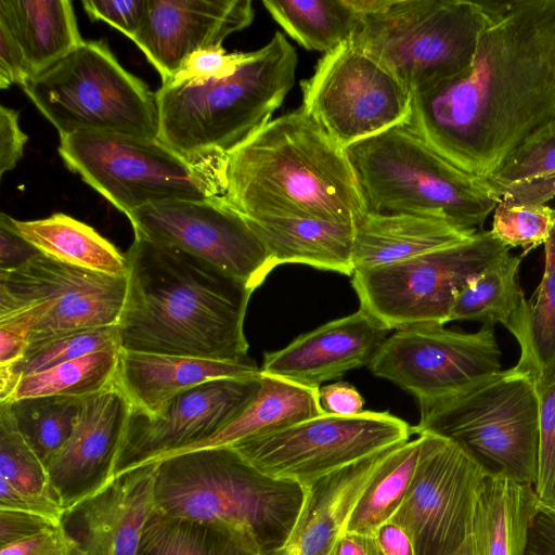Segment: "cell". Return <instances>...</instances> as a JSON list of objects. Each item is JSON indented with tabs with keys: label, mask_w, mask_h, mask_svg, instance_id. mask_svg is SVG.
<instances>
[{
	"label": "cell",
	"mask_w": 555,
	"mask_h": 555,
	"mask_svg": "<svg viewBox=\"0 0 555 555\" xmlns=\"http://www.w3.org/2000/svg\"><path fill=\"white\" fill-rule=\"evenodd\" d=\"M0 508L34 513L60 524L65 507L44 463L16 429L0 403Z\"/></svg>",
	"instance_id": "29"
},
{
	"label": "cell",
	"mask_w": 555,
	"mask_h": 555,
	"mask_svg": "<svg viewBox=\"0 0 555 555\" xmlns=\"http://www.w3.org/2000/svg\"><path fill=\"white\" fill-rule=\"evenodd\" d=\"M420 451L418 436L389 450L357 501L346 532L375 535L377 529L392 518L412 482Z\"/></svg>",
	"instance_id": "35"
},
{
	"label": "cell",
	"mask_w": 555,
	"mask_h": 555,
	"mask_svg": "<svg viewBox=\"0 0 555 555\" xmlns=\"http://www.w3.org/2000/svg\"><path fill=\"white\" fill-rule=\"evenodd\" d=\"M59 525L34 513L0 508V546L31 537Z\"/></svg>",
	"instance_id": "48"
},
{
	"label": "cell",
	"mask_w": 555,
	"mask_h": 555,
	"mask_svg": "<svg viewBox=\"0 0 555 555\" xmlns=\"http://www.w3.org/2000/svg\"><path fill=\"white\" fill-rule=\"evenodd\" d=\"M130 411L129 400L115 382L83 399L69 439L47 466L65 508L112 479Z\"/></svg>",
	"instance_id": "21"
},
{
	"label": "cell",
	"mask_w": 555,
	"mask_h": 555,
	"mask_svg": "<svg viewBox=\"0 0 555 555\" xmlns=\"http://www.w3.org/2000/svg\"><path fill=\"white\" fill-rule=\"evenodd\" d=\"M221 198L248 218L356 225L365 214L344 149L301 107L270 120L227 155Z\"/></svg>",
	"instance_id": "3"
},
{
	"label": "cell",
	"mask_w": 555,
	"mask_h": 555,
	"mask_svg": "<svg viewBox=\"0 0 555 555\" xmlns=\"http://www.w3.org/2000/svg\"><path fill=\"white\" fill-rule=\"evenodd\" d=\"M65 165L118 210L221 197L227 155L188 159L159 139L103 132L60 138Z\"/></svg>",
	"instance_id": "9"
},
{
	"label": "cell",
	"mask_w": 555,
	"mask_h": 555,
	"mask_svg": "<svg viewBox=\"0 0 555 555\" xmlns=\"http://www.w3.org/2000/svg\"><path fill=\"white\" fill-rule=\"evenodd\" d=\"M120 349H108L60 363L18 379L7 401L41 396L86 398L112 386Z\"/></svg>",
	"instance_id": "39"
},
{
	"label": "cell",
	"mask_w": 555,
	"mask_h": 555,
	"mask_svg": "<svg viewBox=\"0 0 555 555\" xmlns=\"http://www.w3.org/2000/svg\"><path fill=\"white\" fill-rule=\"evenodd\" d=\"M0 555H72L61 525L1 546Z\"/></svg>",
	"instance_id": "47"
},
{
	"label": "cell",
	"mask_w": 555,
	"mask_h": 555,
	"mask_svg": "<svg viewBox=\"0 0 555 555\" xmlns=\"http://www.w3.org/2000/svg\"><path fill=\"white\" fill-rule=\"evenodd\" d=\"M344 151L365 212L430 216L481 231L499 203L482 178L450 163L404 125Z\"/></svg>",
	"instance_id": "6"
},
{
	"label": "cell",
	"mask_w": 555,
	"mask_h": 555,
	"mask_svg": "<svg viewBox=\"0 0 555 555\" xmlns=\"http://www.w3.org/2000/svg\"><path fill=\"white\" fill-rule=\"evenodd\" d=\"M555 228V208L500 201L494 209L491 232L508 248L521 247L524 257L544 245Z\"/></svg>",
	"instance_id": "41"
},
{
	"label": "cell",
	"mask_w": 555,
	"mask_h": 555,
	"mask_svg": "<svg viewBox=\"0 0 555 555\" xmlns=\"http://www.w3.org/2000/svg\"><path fill=\"white\" fill-rule=\"evenodd\" d=\"M273 263H301L345 275L354 272L356 225L314 218L246 217Z\"/></svg>",
	"instance_id": "26"
},
{
	"label": "cell",
	"mask_w": 555,
	"mask_h": 555,
	"mask_svg": "<svg viewBox=\"0 0 555 555\" xmlns=\"http://www.w3.org/2000/svg\"><path fill=\"white\" fill-rule=\"evenodd\" d=\"M260 378L261 372L197 384L175 395L154 415L131 408L113 477L177 454L219 431L254 398Z\"/></svg>",
	"instance_id": "18"
},
{
	"label": "cell",
	"mask_w": 555,
	"mask_h": 555,
	"mask_svg": "<svg viewBox=\"0 0 555 555\" xmlns=\"http://www.w3.org/2000/svg\"><path fill=\"white\" fill-rule=\"evenodd\" d=\"M482 179L499 202L546 205L555 197V117L528 135Z\"/></svg>",
	"instance_id": "32"
},
{
	"label": "cell",
	"mask_w": 555,
	"mask_h": 555,
	"mask_svg": "<svg viewBox=\"0 0 555 555\" xmlns=\"http://www.w3.org/2000/svg\"><path fill=\"white\" fill-rule=\"evenodd\" d=\"M332 555H384L375 535L344 532L337 540Z\"/></svg>",
	"instance_id": "54"
},
{
	"label": "cell",
	"mask_w": 555,
	"mask_h": 555,
	"mask_svg": "<svg viewBox=\"0 0 555 555\" xmlns=\"http://www.w3.org/2000/svg\"><path fill=\"white\" fill-rule=\"evenodd\" d=\"M477 232L437 217L365 212L356 224L353 268L357 271L405 261L463 242Z\"/></svg>",
	"instance_id": "25"
},
{
	"label": "cell",
	"mask_w": 555,
	"mask_h": 555,
	"mask_svg": "<svg viewBox=\"0 0 555 555\" xmlns=\"http://www.w3.org/2000/svg\"><path fill=\"white\" fill-rule=\"evenodd\" d=\"M83 399L70 396H41L0 403L7 405L18 433L48 466L69 439Z\"/></svg>",
	"instance_id": "38"
},
{
	"label": "cell",
	"mask_w": 555,
	"mask_h": 555,
	"mask_svg": "<svg viewBox=\"0 0 555 555\" xmlns=\"http://www.w3.org/2000/svg\"><path fill=\"white\" fill-rule=\"evenodd\" d=\"M264 8L307 50L330 52L348 41L360 21L351 0H264Z\"/></svg>",
	"instance_id": "34"
},
{
	"label": "cell",
	"mask_w": 555,
	"mask_h": 555,
	"mask_svg": "<svg viewBox=\"0 0 555 555\" xmlns=\"http://www.w3.org/2000/svg\"><path fill=\"white\" fill-rule=\"evenodd\" d=\"M92 21H103L132 39L139 31L146 0H85L81 2Z\"/></svg>",
	"instance_id": "43"
},
{
	"label": "cell",
	"mask_w": 555,
	"mask_h": 555,
	"mask_svg": "<svg viewBox=\"0 0 555 555\" xmlns=\"http://www.w3.org/2000/svg\"><path fill=\"white\" fill-rule=\"evenodd\" d=\"M521 259L508 251L470 280L456 295L450 321L492 327L500 323L507 328L528 302L518 282Z\"/></svg>",
	"instance_id": "33"
},
{
	"label": "cell",
	"mask_w": 555,
	"mask_h": 555,
	"mask_svg": "<svg viewBox=\"0 0 555 555\" xmlns=\"http://www.w3.org/2000/svg\"><path fill=\"white\" fill-rule=\"evenodd\" d=\"M7 222L43 255L78 268L127 276L126 255L90 225L62 212L23 221L1 214Z\"/></svg>",
	"instance_id": "31"
},
{
	"label": "cell",
	"mask_w": 555,
	"mask_h": 555,
	"mask_svg": "<svg viewBox=\"0 0 555 555\" xmlns=\"http://www.w3.org/2000/svg\"><path fill=\"white\" fill-rule=\"evenodd\" d=\"M412 427L388 413L322 414L240 440L233 447L262 473L308 487L319 479L410 440Z\"/></svg>",
	"instance_id": "12"
},
{
	"label": "cell",
	"mask_w": 555,
	"mask_h": 555,
	"mask_svg": "<svg viewBox=\"0 0 555 555\" xmlns=\"http://www.w3.org/2000/svg\"><path fill=\"white\" fill-rule=\"evenodd\" d=\"M22 88L60 138L103 132L158 139L156 92L121 66L105 40H83Z\"/></svg>",
	"instance_id": "10"
},
{
	"label": "cell",
	"mask_w": 555,
	"mask_h": 555,
	"mask_svg": "<svg viewBox=\"0 0 555 555\" xmlns=\"http://www.w3.org/2000/svg\"><path fill=\"white\" fill-rule=\"evenodd\" d=\"M0 20L18 39L31 76L83 41L68 0H0Z\"/></svg>",
	"instance_id": "30"
},
{
	"label": "cell",
	"mask_w": 555,
	"mask_h": 555,
	"mask_svg": "<svg viewBox=\"0 0 555 555\" xmlns=\"http://www.w3.org/2000/svg\"><path fill=\"white\" fill-rule=\"evenodd\" d=\"M417 436L416 470L390 520L406 532L415 555H454L470 535L477 491L487 475L453 442Z\"/></svg>",
	"instance_id": "16"
},
{
	"label": "cell",
	"mask_w": 555,
	"mask_h": 555,
	"mask_svg": "<svg viewBox=\"0 0 555 555\" xmlns=\"http://www.w3.org/2000/svg\"><path fill=\"white\" fill-rule=\"evenodd\" d=\"M500 359L492 326L465 333L441 324H420L387 336L366 366L424 403L457 393L500 372Z\"/></svg>",
	"instance_id": "15"
},
{
	"label": "cell",
	"mask_w": 555,
	"mask_h": 555,
	"mask_svg": "<svg viewBox=\"0 0 555 555\" xmlns=\"http://www.w3.org/2000/svg\"><path fill=\"white\" fill-rule=\"evenodd\" d=\"M40 255L43 254L0 215V271L18 269Z\"/></svg>",
	"instance_id": "49"
},
{
	"label": "cell",
	"mask_w": 555,
	"mask_h": 555,
	"mask_svg": "<svg viewBox=\"0 0 555 555\" xmlns=\"http://www.w3.org/2000/svg\"><path fill=\"white\" fill-rule=\"evenodd\" d=\"M454 555H477L473 539L469 535L461 548Z\"/></svg>",
	"instance_id": "55"
},
{
	"label": "cell",
	"mask_w": 555,
	"mask_h": 555,
	"mask_svg": "<svg viewBox=\"0 0 555 555\" xmlns=\"http://www.w3.org/2000/svg\"><path fill=\"white\" fill-rule=\"evenodd\" d=\"M137 555H260L244 537L210 525L156 513L150 518Z\"/></svg>",
	"instance_id": "36"
},
{
	"label": "cell",
	"mask_w": 555,
	"mask_h": 555,
	"mask_svg": "<svg viewBox=\"0 0 555 555\" xmlns=\"http://www.w3.org/2000/svg\"><path fill=\"white\" fill-rule=\"evenodd\" d=\"M418 404L413 434L453 442L487 476L534 485L540 404L531 373L515 365L457 393Z\"/></svg>",
	"instance_id": "8"
},
{
	"label": "cell",
	"mask_w": 555,
	"mask_h": 555,
	"mask_svg": "<svg viewBox=\"0 0 555 555\" xmlns=\"http://www.w3.org/2000/svg\"><path fill=\"white\" fill-rule=\"evenodd\" d=\"M31 77L22 46L11 27L0 20V88L23 87Z\"/></svg>",
	"instance_id": "45"
},
{
	"label": "cell",
	"mask_w": 555,
	"mask_h": 555,
	"mask_svg": "<svg viewBox=\"0 0 555 555\" xmlns=\"http://www.w3.org/2000/svg\"><path fill=\"white\" fill-rule=\"evenodd\" d=\"M512 335L520 347L517 367L539 374L555 367V228L544 244V271L525 320Z\"/></svg>",
	"instance_id": "37"
},
{
	"label": "cell",
	"mask_w": 555,
	"mask_h": 555,
	"mask_svg": "<svg viewBox=\"0 0 555 555\" xmlns=\"http://www.w3.org/2000/svg\"><path fill=\"white\" fill-rule=\"evenodd\" d=\"M538 506L532 485L486 476L477 491L472 521L477 555H525Z\"/></svg>",
	"instance_id": "27"
},
{
	"label": "cell",
	"mask_w": 555,
	"mask_h": 555,
	"mask_svg": "<svg viewBox=\"0 0 555 555\" xmlns=\"http://www.w3.org/2000/svg\"><path fill=\"white\" fill-rule=\"evenodd\" d=\"M301 108L344 150L411 114V94L383 65L350 39L318 62L300 82Z\"/></svg>",
	"instance_id": "14"
},
{
	"label": "cell",
	"mask_w": 555,
	"mask_h": 555,
	"mask_svg": "<svg viewBox=\"0 0 555 555\" xmlns=\"http://www.w3.org/2000/svg\"><path fill=\"white\" fill-rule=\"evenodd\" d=\"M491 230L405 261L353 272L360 308L388 331L450 321L459 292L508 253Z\"/></svg>",
	"instance_id": "11"
},
{
	"label": "cell",
	"mask_w": 555,
	"mask_h": 555,
	"mask_svg": "<svg viewBox=\"0 0 555 555\" xmlns=\"http://www.w3.org/2000/svg\"><path fill=\"white\" fill-rule=\"evenodd\" d=\"M117 323L120 349L244 361L253 288L179 248L134 236Z\"/></svg>",
	"instance_id": "2"
},
{
	"label": "cell",
	"mask_w": 555,
	"mask_h": 555,
	"mask_svg": "<svg viewBox=\"0 0 555 555\" xmlns=\"http://www.w3.org/2000/svg\"><path fill=\"white\" fill-rule=\"evenodd\" d=\"M127 217L134 236L186 251L254 291L275 268L246 217L221 197L149 205Z\"/></svg>",
	"instance_id": "17"
},
{
	"label": "cell",
	"mask_w": 555,
	"mask_h": 555,
	"mask_svg": "<svg viewBox=\"0 0 555 555\" xmlns=\"http://www.w3.org/2000/svg\"><path fill=\"white\" fill-rule=\"evenodd\" d=\"M30 339V327L17 320L0 321V367L11 366L25 354Z\"/></svg>",
	"instance_id": "52"
},
{
	"label": "cell",
	"mask_w": 555,
	"mask_h": 555,
	"mask_svg": "<svg viewBox=\"0 0 555 555\" xmlns=\"http://www.w3.org/2000/svg\"><path fill=\"white\" fill-rule=\"evenodd\" d=\"M319 400L326 414L351 416L361 413L364 400L360 392L346 382H336L319 388Z\"/></svg>",
	"instance_id": "50"
},
{
	"label": "cell",
	"mask_w": 555,
	"mask_h": 555,
	"mask_svg": "<svg viewBox=\"0 0 555 555\" xmlns=\"http://www.w3.org/2000/svg\"><path fill=\"white\" fill-rule=\"evenodd\" d=\"M249 0H146L142 25L131 39L169 81L193 53L220 47L254 20Z\"/></svg>",
	"instance_id": "20"
},
{
	"label": "cell",
	"mask_w": 555,
	"mask_h": 555,
	"mask_svg": "<svg viewBox=\"0 0 555 555\" xmlns=\"http://www.w3.org/2000/svg\"><path fill=\"white\" fill-rule=\"evenodd\" d=\"M391 448L306 487L304 506L287 541L262 555H332L357 501Z\"/></svg>",
	"instance_id": "23"
},
{
	"label": "cell",
	"mask_w": 555,
	"mask_h": 555,
	"mask_svg": "<svg viewBox=\"0 0 555 555\" xmlns=\"http://www.w3.org/2000/svg\"><path fill=\"white\" fill-rule=\"evenodd\" d=\"M375 539L384 555H415L406 532L391 520L377 529Z\"/></svg>",
	"instance_id": "53"
},
{
	"label": "cell",
	"mask_w": 555,
	"mask_h": 555,
	"mask_svg": "<svg viewBox=\"0 0 555 555\" xmlns=\"http://www.w3.org/2000/svg\"><path fill=\"white\" fill-rule=\"evenodd\" d=\"M525 555H555V511L540 503L529 529Z\"/></svg>",
	"instance_id": "51"
},
{
	"label": "cell",
	"mask_w": 555,
	"mask_h": 555,
	"mask_svg": "<svg viewBox=\"0 0 555 555\" xmlns=\"http://www.w3.org/2000/svg\"><path fill=\"white\" fill-rule=\"evenodd\" d=\"M153 463L158 513L233 531L260 555L285 544L306 500V487L262 473L231 446Z\"/></svg>",
	"instance_id": "4"
},
{
	"label": "cell",
	"mask_w": 555,
	"mask_h": 555,
	"mask_svg": "<svg viewBox=\"0 0 555 555\" xmlns=\"http://www.w3.org/2000/svg\"><path fill=\"white\" fill-rule=\"evenodd\" d=\"M259 373L260 367L250 358L215 361L120 349L115 384L132 409L154 415L170 398L186 388L215 378Z\"/></svg>",
	"instance_id": "24"
},
{
	"label": "cell",
	"mask_w": 555,
	"mask_h": 555,
	"mask_svg": "<svg viewBox=\"0 0 555 555\" xmlns=\"http://www.w3.org/2000/svg\"><path fill=\"white\" fill-rule=\"evenodd\" d=\"M156 511L154 463H149L66 507L60 525L72 555H137Z\"/></svg>",
	"instance_id": "19"
},
{
	"label": "cell",
	"mask_w": 555,
	"mask_h": 555,
	"mask_svg": "<svg viewBox=\"0 0 555 555\" xmlns=\"http://www.w3.org/2000/svg\"><path fill=\"white\" fill-rule=\"evenodd\" d=\"M27 135L18 124L15 109L0 106V176L12 170L23 157Z\"/></svg>",
	"instance_id": "46"
},
{
	"label": "cell",
	"mask_w": 555,
	"mask_h": 555,
	"mask_svg": "<svg viewBox=\"0 0 555 555\" xmlns=\"http://www.w3.org/2000/svg\"><path fill=\"white\" fill-rule=\"evenodd\" d=\"M296 66L295 48L276 31L223 75L162 83L158 139L188 159L228 155L270 121Z\"/></svg>",
	"instance_id": "5"
},
{
	"label": "cell",
	"mask_w": 555,
	"mask_h": 555,
	"mask_svg": "<svg viewBox=\"0 0 555 555\" xmlns=\"http://www.w3.org/2000/svg\"><path fill=\"white\" fill-rule=\"evenodd\" d=\"M540 404L537 478L541 505L555 511V367L535 376Z\"/></svg>",
	"instance_id": "42"
},
{
	"label": "cell",
	"mask_w": 555,
	"mask_h": 555,
	"mask_svg": "<svg viewBox=\"0 0 555 555\" xmlns=\"http://www.w3.org/2000/svg\"><path fill=\"white\" fill-rule=\"evenodd\" d=\"M360 14L350 40L409 91L465 74L485 30L491 1L351 0Z\"/></svg>",
	"instance_id": "7"
},
{
	"label": "cell",
	"mask_w": 555,
	"mask_h": 555,
	"mask_svg": "<svg viewBox=\"0 0 555 555\" xmlns=\"http://www.w3.org/2000/svg\"><path fill=\"white\" fill-rule=\"evenodd\" d=\"M555 117V0L491 1L468 70L411 96L404 124L462 170L487 178Z\"/></svg>",
	"instance_id": "1"
},
{
	"label": "cell",
	"mask_w": 555,
	"mask_h": 555,
	"mask_svg": "<svg viewBox=\"0 0 555 555\" xmlns=\"http://www.w3.org/2000/svg\"><path fill=\"white\" fill-rule=\"evenodd\" d=\"M108 349H120L116 325L86 328L29 345L20 361L0 367V402L9 400L23 376Z\"/></svg>",
	"instance_id": "40"
},
{
	"label": "cell",
	"mask_w": 555,
	"mask_h": 555,
	"mask_svg": "<svg viewBox=\"0 0 555 555\" xmlns=\"http://www.w3.org/2000/svg\"><path fill=\"white\" fill-rule=\"evenodd\" d=\"M127 276L78 268L40 255L25 266L0 271V321L30 327L29 345L77 331L117 325Z\"/></svg>",
	"instance_id": "13"
},
{
	"label": "cell",
	"mask_w": 555,
	"mask_h": 555,
	"mask_svg": "<svg viewBox=\"0 0 555 555\" xmlns=\"http://www.w3.org/2000/svg\"><path fill=\"white\" fill-rule=\"evenodd\" d=\"M322 414L324 411L319 400V388L261 372L258 391L235 418L209 438L179 453L231 446Z\"/></svg>",
	"instance_id": "28"
},
{
	"label": "cell",
	"mask_w": 555,
	"mask_h": 555,
	"mask_svg": "<svg viewBox=\"0 0 555 555\" xmlns=\"http://www.w3.org/2000/svg\"><path fill=\"white\" fill-rule=\"evenodd\" d=\"M245 53L227 52L221 46L202 49L189 56L170 80L197 79L223 75L238 65L244 59Z\"/></svg>",
	"instance_id": "44"
},
{
	"label": "cell",
	"mask_w": 555,
	"mask_h": 555,
	"mask_svg": "<svg viewBox=\"0 0 555 555\" xmlns=\"http://www.w3.org/2000/svg\"><path fill=\"white\" fill-rule=\"evenodd\" d=\"M388 332L359 308L298 336L280 350L264 353L260 371L320 388L324 382L367 365Z\"/></svg>",
	"instance_id": "22"
}]
</instances>
